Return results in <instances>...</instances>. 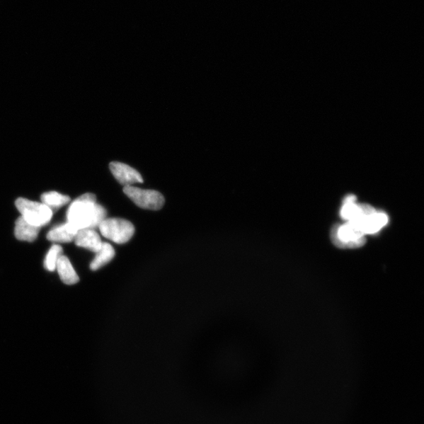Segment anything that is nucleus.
Segmentation results:
<instances>
[{"label": "nucleus", "mask_w": 424, "mask_h": 424, "mask_svg": "<svg viewBox=\"0 0 424 424\" xmlns=\"http://www.w3.org/2000/svg\"><path fill=\"white\" fill-rule=\"evenodd\" d=\"M106 215L105 207L97 203L96 195L88 193L71 203L67 212V222L77 231L95 229L106 219Z\"/></svg>", "instance_id": "nucleus-1"}, {"label": "nucleus", "mask_w": 424, "mask_h": 424, "mask_svg": "<svg viewBox=\"0 0 424 424\" xmlns=\"http://www.w3.org/2000/svg\"><path fill=\"white\" fill-rule=\"evenodd\" d=\"M331 239L340 248H360L366 242L365 235L361 229L350 222L335 225L331 231Z\"/></svg>", "instance_id": "nucleus-2"}, {"label": "nucleus", "mask_w": 424, "mask_h": 424, "mask_svg": "<svg viewBox=\"0 0 424 424\" xmlns=\"http://www.w3.org/2000/svg\"><path fill=\"white\" fill-rule=\"evenodd\" d=\"M98 228L105 239L119 244L130 241L135 232L131 222L120 218H106L101 222Z\"/></svg>", "instance_id": "nucleus-3"}, {"label": "nucleus", "mask_w": 424, "mask_h": 424, "mask_svg": "<svg viewBox=\"0 0 424 424\" xmlns=\"http://www.w3.org/2000/svg\"><path fill=\"white\" fill-rule=\"evenodd\" d=\"M16 207L21 214V217L35 227L41 228L46 226L52 218L53 211L42 203L18 198L16 200Z\"/></svg>", "instance_id": "nucleus-4"}, {"label": "nucleus", "mask_w": 424, "mask_h": 424, "mask_svg": "<svg viewBox=\"0 0 424 424\" xmlns=\"http://www.w3.org/2000/svg\"><path fill=\"white\" fill-rule=\"evenodd\" d=\"M124 193L133 202L143 210L158 211L164 205L165 200L160 192L142 190L133 185L125 186Z\"/></svg>", "instance_id": "nucleus-5"}, {"label": "nucleus", "mask_w": 424, "mask_h": 424, "mask_svg": "<svg viewBox=\"0 0 424 424\" xmlns=\"http://www.w3.org/2000/svg\"><path fill=\"white\" fill-rule=\"evenodd\" d=\"M388 222H389V218L385 212L376 211L370 214L365 215L362 219L356 222H350V224H353L360 229L365 235L379 233L381 229L388 224Z\"/></svg>", "instance_id": "nucleus-6"}, {"label": "nucleus", "mask_w": 424, "mask_h": 424, "mask_svg": "<svg viewBox=\"0 0 424 424\" xmlns=\"http://www.w3.org/2000/svg\"><path fill=\"white\" fill-rule=\"evenodd\" d=\"M110 168L118 183L125 186L143 183V178L138 171L120 162H112Z\"/></svg>", "instance_id": "nucleus-7"}, {"label": "nucleus", "mask_w": 424, "mask_h": 424, "mask_svg": "<svg viewBox=\"0 0 424 424\" xmlns=\"http://www.w3.org/2000/svg\"><path fill=\"white\" fill-rule=\"evenodd\" d=\"M76 246L88 249L97 253L103 246V241L95 229H82L78 231L75 239Z\"/></svg>", "instance_id": "nucleus-8"}, {"label": "nucleus", "mask_w": 424, "mask_h": 424, "mask_svg": "<svg viewBox=\"0 0 424 424\" xmlns=\"http://www.w3.org/2000/svg\"><path fill=\"white\" fill-rule=\"evenodd\" d=\"M56 270L59 273L62 282L66 285H75L80 281L73 265L71 264L66 256L62 255L59 257L56 264Z\"/></svg>", "instance_id": "nucleus-9"}, {"label": "nucleus", "mask_w": 424, "mask_h": 424, "mask_svg": "<svg viewBox=\"0 0 424 424\" xmlns=\"http://www.w3.org/2000/svg\"><path fill=\"white\" fill-rule=\"evenodd\" d=\"M40 227H35L23 217L17 219L14 234L19 241L33 242L38 239Z\"/></svg>", "instance_id": "nucleus-10"}, {"label": "nucleus", "mask_w": 424, "mask_h": 424, "mask_svg": "<svg viewBox=\"0 0 424 424\" xmlns=\"http://www.w3.org/2000/svg\"><path fill=\"white\" fill-rule=\"evenodd\" d=\"M77 229L67 222V224L57 227L50 231L47 239L50 241L57 243H69L75 239Z\"/></svg>", "instance_id": "nucleus-11"}, {"label": "nucleus", "mask_w": 424, "mask_h": 424, "mask_svg": "<svg viewBox=\"0 0 424 424\" xmlns=\"http://www.w3.org/2000/svg\"><path fill=\"white\" fill-rule=\"evenodd\" d=\"M115 250L110 243L103 242V246L96 253V256L91 263V270H98L106 264L110 263L115 256Z\"/></svg>", "instance_id": "nucleus-12"}, {"label": "nucleus", "mask_w": 424, "mask_h": 424, "mask_svg": "<svg viewBox=\"0 0 424 424\" xmlns=\"http://www.w3.org/2000/svg\"><path fill=\"white\" fill-rule=\"evenodd\" d=\"M41 200L42 204L53 211V210H57V208L68 204L70 201V197L63 195L62 193L52 191L42 194Z\"/></svg>", "instance_id": "nucleus-13"}, {"label": "nucleus", "mask_w": 424, "mask_h": 424, "mask_svg": "<svg viewBox=\"0 0 424 424\" xmlns=\"http://www.w3.org/2000/svg\"><path fill=\"white\" fill-rule=\"evenodd\" d=\"M62 247L57 246V244H54V246L50 248L45 261V268L47 270L53 272L56 270L57 262L62 255Z\"/></svg>", "instance_id": "nucleus-14"}]
</instances>
